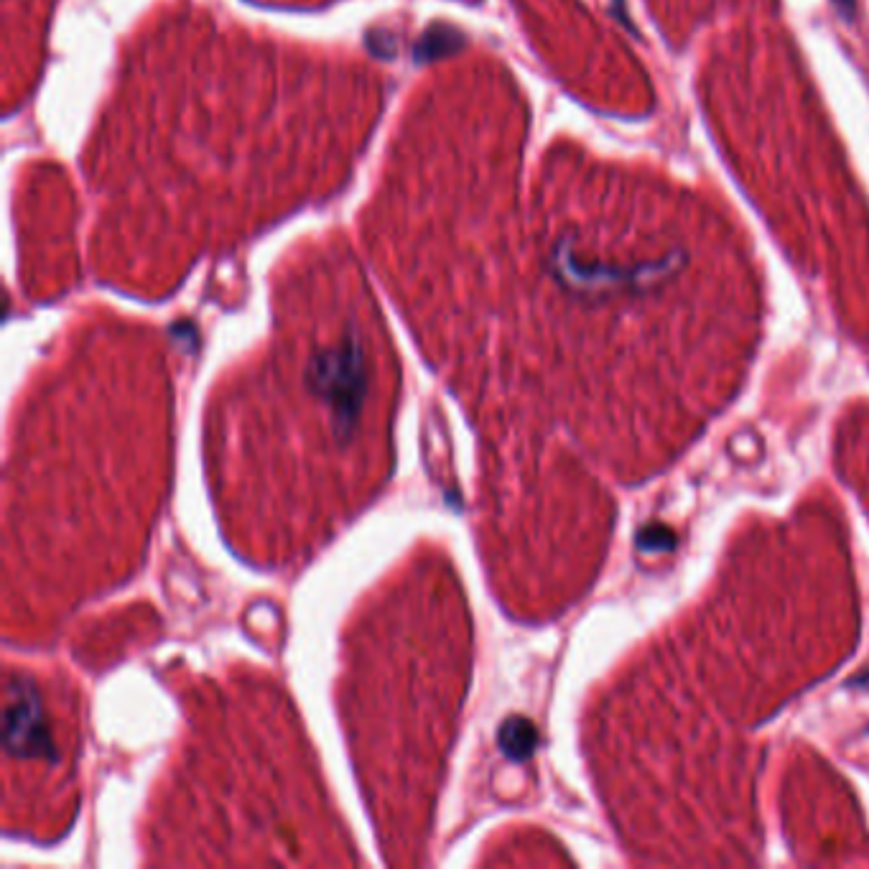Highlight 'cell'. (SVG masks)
<instances>
[{
    "mask_svg": "<svg viewBox=\"0 0 869 869\" xmlns=\"http://www.w3.org/2000/svg\"><path fill=\"white\" fill-rule=\"evenodd\" d=\"M834 5L842 13L844 18H854V11H857V0H834Z\"/></svg>",
    "mask_w": 869,
    "mask_h": 869,
    "instance_id": "cell-1",
    "label": "cell"
},
{
    "mask_svg": "<svg viewBox=\"0 0 869 869\" xmlns=\"http://www.w3.org/2000/svg\"><path fill=\"white\" fill-rule=\"evenodd\" d=\"M612 5L618 9V16L625 21V24H630V18L625 16V0H612Z\"/></svg>",
    "mask_w": 869,
    "mask_h": 869,
    "instance_id": "cell-2",
    "label": "cell"
}]
</instances>
